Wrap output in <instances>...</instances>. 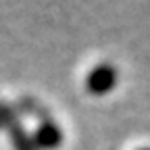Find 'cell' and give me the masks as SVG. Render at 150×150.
<instances>
[{
    "label": "cell",
    "mask_w": 150,
    "mask_h": 150,
    "mask_svg": "<svg viewBox=\"0 0 150 150\" xmlns=\"http://www.w3.org/2000/svg\"><path fill=\"white\" fill-rule=\"evenodd\" d=\"M119 79V73L117 69L112 67L110 63H100L96 65L86 77V90L92 96H104L110 90H115Z\"/></svg>",
    "instance_id": "cell-1"
},
{
    "label": "cell",
    "mask_w": 150,
    "mask_h": 150,
    "mask_svg": "<svg viewBox=\"0 0 150 150\" xmlns=\"http://www.w3.org/2000/svg\"><path fill=\"white\" fill-rule=\"evenodd\" d=\"M31 138H33L35 148H40V150H56L63 144V131H61L59 125L46 115V117H42L40 125H38L35 134Z\"/></svg>",
    "instance_id": "cell-2"
},
{
    "label": "cell",
    "mask_w": 150,
    "mask_h": 150,
    "mask_svg": "<svg viewBox=\"0 0 150 150\" xmlns=\"http://www.w3.org/2000/svg\"><path fill=\"white\" fill-rule=\"evenodd\" d=\"M8 131H11V142H13V146H15V150H38L35 148V144H33V138L25 131V127L19 123L17 119L8 125Z\"/></svg>",
    "instance_id": "cell-3"
},
{
    "label": "cell",
    "mask_w": 150,
    "mask_h": 150,
    "mask_svg": "<svg viewBox=\"0 0 150 150\" xmlns=\"http://www.w3.org/2000/svg\"><path fill=\"white\" fill-rule=\"evenodd\" d=\"M138 150H150V148H138Z\"/></svg>",
    "instance_id": "cell-4"
}]
</instances>
